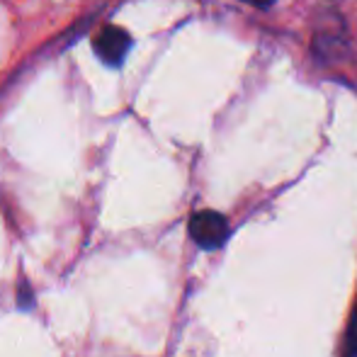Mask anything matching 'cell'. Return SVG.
<instances>
[{
  "label": "cell",
  "mask_w": 357,
  "mask_h": 357,
  "mask_svg": "<svg viewBox=\"0 0 357 357\" xmlns=\"http://www.w3.org/2000/svg\"><path fill=\"white\" fill-rule=\"evenodd\" d=\"M190 236L199 248L214 250L224 245V241L229 238V221H226L224 214L204 209V212H197L190 219Z\"/></svg>",
  "instance_id": "1"
},
{
  "label": "cell",
  "mask_w": 357,
  "mask_h": 357,
  "mask_svg": "<svg viewBox=\"0 0 357 357\" xmlns=\"http://www.w3.org/2000/svg\"><path fill=\"white\" fill-rule=\"evenodd\" d=\"M93 49L102 63H107V66H122L129 49H132V37H129L127 29L117 27V24H107L93 39Z\"/></svg>",
  "instance_id": "2"
},
{
  "label": "cell",
  "mask_w": 357,
  "mask_h": 357,
  "mask_svg": "<svg viewBox=\"0 0 357 357\" xmlns=\"http://www.w3.org/2000/svg\"><path fill=\"white\" fill-rule=\"evenodd\" d=\"M345 345H348V357H357V304H355L353 319H350V326H348Z\"/></svg>",
  "instance_id": "3"
},
{
  "label": "cell",
  "mask_w": 357,
  "mask_h": 357,
  "mask_svg": "<svg viewBox=\"0 0 357 357\" xmlns=\"http://www.w3.org/2000/svg\"><path fill=\"white\" fill-rule=\"evenodd\" d=\"M245 3H250V5H258V8H270V5H273L275 0H245Z\"/></svg>",
  "instance_id": "4"
}]
</instances>
